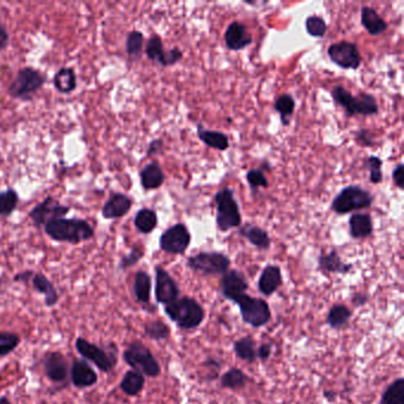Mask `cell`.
<instances>
[{"instance_id": "40", "label": "cell", "mask_w": 404, "mask_h": 404, "mask_svg": "<svg viewBox=\"0 0 404 404\" xmlns=\"http://www.w3.org/2000/svg\"><path fill=\"white\" fill-rule=\"evenodd\" d=\"M143 35L140 31H132L126 40V52L132 59H139L143 54Z\"/></svg>"}, {"instance_id": "51", "label": "cell", "mask_w": 404, "mask_h": 404, "mask_svg": "<svg viewBox=\"0 0 404 404\" xmlns=\"http://www.w3.org/2000/svg\"><path fill=\"white\" fill-rule=\"evenodd\" d=\"M33 273L30 272V271H25V272L18 273L17 275L15 276L16 283H28L30 279H32Z\"/></svg>"}, {"instance_id": "38", "label": "cell", "mask_w": 404, "mask_h": 404, "mask_svg": "<svg viewBox=\"0 0 404 404\" xmlns=\"http://www.w3.org/2000/svg\"><path fill=\"white\" fill-rule=\"evenodd\" d=\"M145 335L148 337V338L152 339V340H157V342H160V340H166L169 338L170 327L166 325V323H162L160 320H155V321H151V323H146L145 327Z\"/></svg>"}, {"instance_id": "14", "label": "cell", "mask_w": 404, "mask_h": 404, "mask_svg": "<svg viewBox=\"0 0 404 404\" xmlns=\"http://www.w3.org/2000/svg\"><path fill=\"white\" fill-rule=\"evenodd\" d=\"M145 52H146L147 59L158 62L162 66H174L183 59V52H180L178 48H173L169 52H165L162 38L158 35H153L148 40Z\"/></svg>"}, {"instance_id": "42", "label": "cell", "mask_w": 404, "mask_h": 404, "mask_svg": "<svg viewBox=\"0 0 404 404\" xmlns=\"http://www.w3.org/2000/svg\"><path fill=\"white\" fill-rule=\"evenodd\" d=\"M306 31L309 36L321 38L327 32V24L319 16H311L306 19Z\"/></svg>"}, {"instance_id": "8", "label": "cell", "mask_w": 404, "mask_h": 404, "mask_svg": "<svg viewBox=\"0 0 404 404\" xmlns=\"http://www.w3.org/2000/svg\"><path fill=\"white\" fill-rule=\"evenodd\" d=\"M234 302L239 307L243 321L251 327L265 326L272 319L269 305L263 299L251 298L248 294H243Z\"/></svg>"}, {"instance_id": "32", "label": "cell", "mask_w": 404, "mask_h": 404, "mask_svg": "<svg viewBox=\"0 0 404 404\" xmlns=\"http://www.w3.org/2000/svg\"><path fill=\"white\" fill-rule=\"evenodd\" d=\"M145 386V376L136 370H129L124 376L120 388L129 396H138Z\"/></svg>"}, {"instance_id": "18", "label": "cell", "mask_w": 404, "mask_h": 404, "mask_svg": "<svg viewBox=\"0 0 404 404\" xmlns=\"http://www.w3.org/2000/svg\"><path fill=\"white\" fill-rule=\"evenodd\" d=\"M44 372L52 382H66L68 377V362L61 352L47 353L43 360Z\"/></svg>"}, {"instance_id": "17", "label": "cell", "mask_w": 404, "mask_h": 404, "mask_svg": "<svg viewBox=\"0 0 404 404\" xmlns=\"http://www.w3.org/2000/svg\"><path fill=\"white\" fill-rule=\"evenodd\" d=\"M225 42L229 50L239 52L253 43V36L244 24L232 22L225 30Z\"/></svg>"}, {"instance_id": "2", "label": "cell", "mask_w": 404, "mask_h": 404, "mask_svg": "<svg viewBox=\"0 0 404 404\" xmlns=\"http://www.w3.org/2000/svg\"><path fill=\"white\" fill-rule=\"evenodd\" d=\"M165 313L182 330L197 328L206 318L202 306L190 297L177 299L176 302L165 305Z\"/></svg>"}, {"instance_id": "45", "label": "cell", "mask_w": 404, "mask_h": 404, "mask_svg": "<svg viewBox=\"0 0 404 404\" xmlns=\"http://www.w3.org/2000/svg\"><path fill=\"white\" fill-rule=\"evenodd\" d=\"M143 249L141 246H134L132 250L129 251V254L125 255L122 257L121 261H120V269L125 271V269L131 268L133 266H136L138 262L143 259Z\"/></svg>"}, {"instance_id": "5", "label": "cell", "mask_w": 404, "mask_h": 404, "mask_svg": "<svg viewBox=\"0 0 404 404\" xmlns=\"http://www.w3.org/2000/svg\"><path fill=\"white\" fill-rule=\"evenodd\" d=\"M124 360L132 367L133 370L148 377H158L162 367L155 360L151 350L143 345L141 342H133L124 352Z\"/></svg>"}, {"instance_id": "20", "label": "cell", "mask_w": 404, "mask_h": 404, "mask_svg": "<svg viewBox=\"0 0 404 404\" xmlns=\"http://www.w3.org/2000/svg\"><path fill=\"white\" fill-rule=\"evenodd\" d=\"M132 208V199L124 194H115L103 206L102 216L107 220L121 218L129 213Z\"/></svg>"}, {"instance_id": "53", "label": "cell", "mask_w": 404, "mask_h": 404, "mask_svg": "<svg viewBox=\"0 0 404 404\" xmlns=\"http://www.w3.org/2000/svg\"><path fill=\"white\" fill-rule=\"evenodd\" d=\"M0 404H12L10 400H8V397H0Z\"/></svg>"}, {"instance_id": "13", "label": "cell", "mask_w": 404, "mask_h": 404, "mask_svg": "<svg viewBox=\"0 0 404 404\" xmlns=\"http://www.w3.org/2000/svg\"><path fill=\"white\" fill-rule=\"evenodd\" d=\"M69 211V206H62L57 199L49 196L30 211L29 217L32 220L33 225L40 228L52 220L64 218Z\"/></svg>"}, {"instance_id": "22", "label": "cell", "mask_w": 404, "mask_h": 404, "mask_svg": "<svg viewBox=\"0 0 404 404\" xmlns=\"http://www.w3.org/2000/svg\"><path fill=\"white\" fill-rule=\"evenodd\" d=\"M350 235L355 239H367L374 232V223L369 213H353L350 217Z\"/></svg>"}, {"instance_id": "1", "label": "cell", "mask_w": 404, "mask_h": 404, "mask_svg": "<svg viewBox=\"0 0 404 404\" xmlns=\"http://www.w3.org/2000/svg\"><path fill=\"white\" fill-rule=\"evenodd\" d=\"M44 232L50 239L59 242H85L94 237V229L87 220L78 218H59L49 222L44 225Z\"/></svg>"}, {"instance_id": "19", "label": "cell", "mask_w": 404, "mask_h": 404, "mask_svg": "<svg viewBox=\"0 0 404 404\" xmlns=\"http://www.w3.org/2000/svg\"><path fill=\"white\" fill-rule=\"evenodd\" d=\"M71 382L76 388H90L97 382L95 370L85 360H75L70 370Z\"/></svg>"}, {"instance_id": "28", "label": "cell", "mask_w": 404, "mask_h": 404, "mask_svg": "<svg viewBox=\"0 0 404 404\" xmlns=\"http://www.w3.org/2000/svg\"><path fill=\"white\" fill-rule=\"evenodd\" d=\"M197 134H198L199 139L202 140L206 146L218 150V151H227L230 145L227 134L218 132V131L203 129L202 125H198L197 127Z\"/></svg>"}, {"instance_id": "47", "label": "cell", "mask_w": 404, "mask_h": 404, "mask_svg": "<svg viewBox=\"0 0 404 404\" xmlns=\"http://www.w3.org/2000/svg\"><path fill=\"white\" fill-rule=\"evenodd\" d=\"M393 180L397 188L403 190L404 189V166L402 164L397 166L396 169L393 170Z\"/></svg>"}, {"instance_id": "35", "label": "cell", "mask_w": 404, "mask_h": 404, "mask_svg": "<svg viewBox=\"0 0 404 404\" xmlns=\"http://www.w3.org/2000/svg\"><path fill=\"white\" fill-rule=\"evenodd\" d=\"M352 316L351 309L345 305L332 306L330 312L327 314V323L332 328H342L349 323V320Z\"/></svg>"}, {"instance_id": "10", "label": "cell", "mask_w": 404, "mask_h": 404, "mask_svg": "<svg viewBox=\"0 0 404 404\" xmlns=\"http://www.w3.org/2000/svg\"><path fill=\"white\" fill-rule=\"evenodd\" d=\"M76 351L81 355L85 360L95 364L96 367L102 372H110L114 369L118 363V355L114 346L110 350V352L106 350L88 342L85 338H78L75 342Z\"/></svg>"}, {"instance_id": "27", "label": "cell", "mask_w": 404, "mask_h": 404, "mask_svg": "<svg viewBox=\"0 0 404 404\" xmlns=\"http://www.w3.org/2000/svg\"><path fill=\"white\" fill-rule=\"evenodd\" d=\"M319 268L323 272L347 274L351 272L352 265L344 263L339 254L337 253V250L332 249L330 253L323 254L319 257Z\"/></svg>"}, {"instance_id": "44", "label": "cell", "mask_w": 404, "mask_h": 404, "mask_svg": "<svg viewBox=\"0 0 404 404\" xmlns=\"http://www.w3.org/2000/svg\"><path fill=\"white\" fill-rule=\"evenodd\" d=\"M365 165L370 170V180H372V184H379L383 182V173H382V159L379 158V157H369V158L365 160Z\"/></svg>"}, {"instance_id": "12", "label": "cell", "mask_w": 404, "mask_h": 404, "mask_svg": "<svg viewBox=\"0 0 404 404\" xmlns=\"http://www.w3.org/2000/svg\"><path fill=\"white\" fill-rule=\"evenodd\" d=\"M327 55L342 69L356 70L362 63L360 49L351 42L342 41L331 44L327 49Z\"/></svg>"}, {"instance_id": "3", "label": "cell", "mask_w": 404, "mask_h": 404, "mask_svg": "<svg viewBox=\"0 0 404 404\" xmlns=\"http://www.w3.org/2000/svg\"><path fill=\"white\" fill-rule=\"evenodd\" d=\"M331 94H332L335 102L344 108L346 114L349 117L357 114L365 115V117L379 114V103H377L375 96L372 95V94L362 93L360 95L355 97L349 90H346L342 85H335V88L332 89Z\"/></svg>"}, {"instance_id": "31", "label": "cell", "mask_w": 404, "mask_h": 404, "mask_svg": "<svg viewBox=\"0 0 404 404\" xmlns=\"http://www.w3.org/2000/svg\"><path fill=\"white\" fill-rule=\"evenodd\" d=\"M157 225H158V216L155 210L143 208L136 213L134 225L141 234H150L157 228Z\"/></svg>"}, {"instance_id": "46", "label": "cell", "mask_w": 404, "mask_h": 404, "mask_svg": "<svg viewBox=\"0 0 404 404\" xmlns=\"http://www.w3.org/2000/svg\"><path fill=\"white\" fill-rule=\"evenodd\" d=\"M356 141L357 143H360L362 146L372 147L375 145L374 136L367 129H360V131L356 133Z\"/></svg>"}, {"instance_id": "33", "label": "cell", "mask_w": 404, "mask_h": 404, "mask_svg": "<svg viewBox=\"0 0 404 404\" xmlns=\"http://www.w3.org/2000/svg\"><path fill=\"white\" fill-rule=\"evenodd\" d=\"M274 109L280 114V119L285 127L290 125V119L293 117L295 110V101L293 96L290 94H283L280 95L274 103Z\"/></svg>"}, {"instance_id": "25", "label": "cell", "mask_w": 404, "mask_h": 404, "mask_svg": "<svg viewBox=\"0 0 404 404\" xmlns=\"http://www.w3.org/2000/svg\"><path fill=\"white\" fill-rule=\"evenodd\" d=\"M362 25L372 36H379L381 33L386 32L388 29L386 20L376 10L369 6L362 8Z\"/></svg>"}, {"instance_id": "4", "label": "cell", "mask_w": 404, "mask_h": 404, "mask_svg": "<svg viewBox=\"0 0 404 404\" xmlns=\"http://www.w3.org/2000/svg\"><path fill=\"white\" fill-rule=\"evenodd\" d=\"M213 202L216 203V223L220 232L241 227L242 216L232 189H220L213 197Z\"/></svg>"}, {"instance_id": "16", "label": "cell", "mask_w": 404, "mask_h": 404, "mask_svg": "<svg viewBox=\"0 0 404 404\" xmlns=\"http://www.w3.org/2000/svg\"><path fill=\"white\" fill-rule=\"evenodd\" d=\"M248 288H249V283L246 281V276L236 269L227 271L220 279L222 293L230 302H234L241 295L246 294Z\"/></svg>"}, {"instance_id": "11", "label": "cell", "mask_w": 404, "mask_h": 404, "mask_svg": "<svg viewBox=\"0 0 404 404\" xmlns=\"http://www.w3.org/2000/svg\"><path fill=\"white\" fill-rule=\"evenodd\" d=\"M191 242V235L188 227L183 223H177L162 232L159 239V246L162 251L172 255H183Z\"/></svg>"}, {"instance_id": "7", "label": "cell", "mask_w": 404, "mask_h": 404, "mask_svg": "<svg viewBox=\"0 0 404 404\" xmlns=\"http://www.w3.org/2000/svg\"><path fill=\"white\" fill-rule=\"evenodd\" d=\"M45 83L44 75L38 70L25 66L17 73L15 80L8 87V94L13 99L28 100L32 97Z\"/></svg>"}, {"instance_id": "24", "label": "cell", "mask_w": 404, "mask_h": 404, "mask_svg": "<svg viewBox=\"0 0 404 404\" xmlns=\"http://www.w3.org/2000/svg\"><path fill=\"white\" fill-rule=\"evenodd\" d=\"M31 283H32L33 288L38 293L44 295L45 305L48 306V307H52V306H55L59 302V293H57V290H56L55 286L52 285V281L44 274H42V273L33 274Z\"/></svg>"}, {"instance_id": "50", "label": "cell", "mask_w": 404, "mask_h": 404, "mask_svg": "<svg viewBox=\"0 0 404 404\" xmlns=\"http://www.w3.org/2000/svg\"><path fill=\"white\" fill-rule=\"evenodd\" d=\"M162 141L160 139L158 140H153L151 143H150V146L147 148V155H155V153H158L160 150H162Z\"/></svg>"}, {"instance_id": "29", "label": "cell", "mask_w": 404, "mask_h": 404, "mask_svg": "<svg viewBox=\"0 0 404 404\" xmlns=\"http://www.w3.org/2000/svg\"><path fill=\"white\" fill-rule=\"evenodd\" d=\"M55 88L62 94H70L78 87L76 73L71 68H62L56 73L54 78Z\"/></svg>"}, {"instance_id": "26", "label": "cell", "mask_w": 404, "mask_h": 404, "mask_svg": "<svg viewBox=\"0 0 404 404\" xmlns=\"http://www.w3.org/2000/svg\"><path fill=\"white\" fill-rule=\"evenodd\" d=\"M239 235L248 239L259 249L268 250L272 244V239L269 237L268 232L256 225H246L243 228H239Z\"/></svg>"}, {"instance_id": "41", "label": "cell", "mask_w": 404, "mask_h": 404, "mask_svg": "<svg viewBox=\"0 0 404 404\" xmlns=\"http://www.w3.org/2000/svg\"><path fill=\"white\" fill-rule=\"evenodd\" d=\"M20 343V337L12 332H0V357L13 352Z\"/></svg>"}, {"instance_id": "34", "label": "cell", "mask_w": 404, "mask_h": 404, "mask_svg": "<svg viewBox=\"0 0 404 404\" xmlns=\"http://www.w3.org/2000/svg\"><path fill=\"white\" fill-rule=\"evenodd\" d=\"M234 351H235L236 356L239 357V360L248 362V363H253L256 360V343L251 337H244L235 342L234 344Z\"/></svg>"}, {"instance_id": "43", "label": "cell", "mask_w": 404, "mask_h": 404, "mask_svg": "<svg viewBox=\"0 0 404 404\" xmlns=\"http://www.w3.org/2000/svg\"><path fill=\"white\" fill-rule=\"evenodd\" d=\"M246 180L254 192L256 191L259 188H268L269 186L268 179L263 170L261 169L249 170L246 173Z\"/></svg>"}, {"instance_id": "6", "label": "cell", "mask_w": 404, "mask_h": 404, "mask_svg": "<svg viewBox=\"0 0 404 404\" xmlns=\"http://www.w3.org/2000/svg\"><path fill=\"white\" fill-rule=\"evenodd\" d=\"M374 203V196L358 185H350L343 189L332 202V210L338 215L367 209Z\"/></svg>"}, {"instance_id": "30", "label": "cell", "mask_w": 404, "mask_h": 404, "mask_svg": "<svg viewBox=\"0 0 404 404\" xmlns=\"http://www.w3.org/2000/svg\"><path fill=\"white\" fill-rule=\"evenodd\" d=\"M151 276L143 271L136 273V278H134V286H133L136 300L141 304H148L151 299Z\"/></svg>"}, {"instance_id": "49", "label": "cell", "mask_w": 404, "mask_h": 404, "mask_svg": "<svg viewBox=\"0 0 404 404\" xmlns=\"http://www.w3.org/2000/svg\"><path fill=\"white\" fill-rule=\"evenodd\" d=\"M8 41H10V36H8V30L0 23V52L6 49Z\"/></svg>"}, {"instance_id": "9", "label": "cell", "mask_w": 404, "mask_h": 404, "mask_svg": "<svg viewBox=\"0 0 404 404\" xmlns=\"http://www.w3.org/2000/svg\"><path fill=\"white\" fill-rule=\"evenodd\" d=\"M186 265L194 272L202 273L204 275H223L229 271L230 259L217 251H203L189 257Z\"/></svg>"}, {"instance_id": "21", "label": "cell", "mask_w": 404, "mask_h": 404, "mask_svg": "<svg viewBox=\"0 0 404 404\" xmlns=\"http://www.w3.org/2000/svg\"><path fill=\"white\" fill-rule=\"evenodd\" d=\"M283 285V274L278 266H267L262 271L259 280V290L266 297L275 293L276 290Z\"/></svg>"}, {"instance_id": "39", "label": "cell", "mask_w": 404, "mask_h": 404, "mask_svg": "<svg viewBox=\"0 0 404 404\" xmlns=\"http://www.w3.org/2000/svg\"><path fill=\"white\" fill-rule=\"evenodd\" d=\"M18 194L13 189L0 192V216H10L18 206Z\"/></svg>"}, {"instance_id": "48", "label": "cell", "mask_w": 404, "mask_h": 404, "mask_svg": "<svg viewBox=\"0 0 404 404\" xmlns=\"http://www.w3.org/2000/svg\"><path fill=\"white\" fill-rule=\"evenodd\" d=\"M272 349L271 344H262V345L259 346V349L256 350L257 358H260L262 362L268 360L269 357L272 355Z\"/></svg>"}, {"instance_id": "15", "label": "cell", "mask_w": 404, "mask_h": 404, "mask_svg": "<svg viewBox=\"0 0 404 404\" xmlns=\"http://www.w3.org/2000/svg\"><path fill=\"white\" fill-rule=\"evenodd\" d=\"M155 299L159 304L169 305L179 297V287L165 269L155 267Z\"/></svg>"}, {"instance_id": "52", "label": "cell", "mask_w": 404, "mask_h": 404, "mask_svg": "<svg viewBox=\"0 0 404 404\" xmlns=\"http://www.w3.org/2000/svg\"><path fill=\"white\" fill-rule=\"evenodd\" d=\"M352 302L355 305L360 306H360H362L367 302V299L365 295H362V294H356V295L353 297Z\"/></svg>"}, {"instance_id": "23", "label": "cell", "mask_w": 404, "mask_h": 404, "mask_svg": "<svg viewBox=\"0 0 404 404\" xmlns=\"http://www.w3.org/2000/svg\"><path fill=\"white\" fill-rule=\"evenodd\" d=\"M140 182L145 190H155L162 186L165 182V174L162 172V167L158 162H151L145 166L140 171Z\"/></svg>"}, {"instance_id": "37", "label": "cell", "mask_w": 404, "mask_h": 404, "mask_svg": "<svg viewBox=\"0 0 404 404\" xmlns=\"http://www.w3.org/2000/svg\"><path fill=\"white\" fill-rule=\"evenodd\" d=\"M381 404H404V379H397L386 388Z\"/></svg>"}, {"instance_id": "36", "label": "cell", "mask_w": 404, "mask_h": 404, "mask_svg": "<svg viewBox=\"0 0 404 404\" xmlns=\"http://www.w3.org/2000/svg\"><path fill=\"white\" fill-rule=\"evenodd\" d=\"M248 381H249L248 376L242 370H239L237 367H232L222 376L220 386L225 389L237 390L246 386Z\"/></svg>"}]
</instances>
